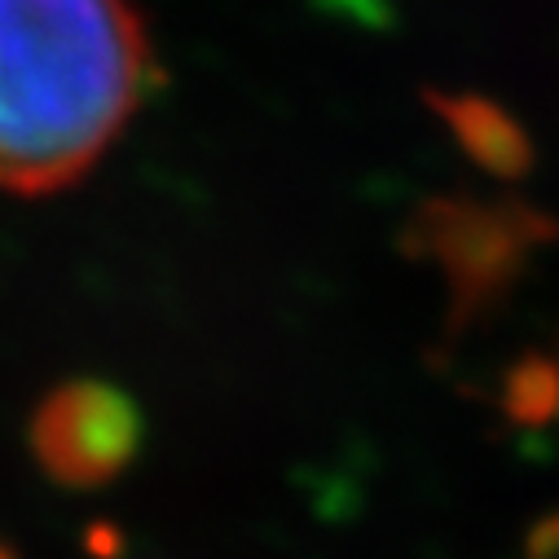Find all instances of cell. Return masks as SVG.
Wrapping results in <instances>:
<instances>
[{
	"label": "cell",
	"mask_w": 559,
	"mask_h": 559,
	"mask_svg": "<svg viewBox=\"0 0 559 559\" xmlns=\"http://www.w3.org/2000/svg\"><path fill=\"white\" fill-rule=\"evenodd\" d=\"M445 123L454 128V136L467 146V155L476 164H485L489 173L515 177L528 168V142L524 132L485 97H437Z\"/></svg>",
	"instance_id": "obj_3"
},
{
	"label": "cell",
	"mask_w": 559,
	"mask_h": 559,
	"mask_svg": "<svg viewBox=\"0 0 559 559\" xmlns=\"http://www.w3.org/2000/svg\"><path fill=\"white\" fill-rule=\"evenodd\" d=\"M142 445L136 405L97 379H75L53 388L32 418V450L58 485H106Z\"/></svg>",
	"instance_id": "obj_2"
},
{
	"label": "cell",
	"mask_w": 559,
	"mask_h": 559,
	"mask_svg": "<svg viewBox=\"0 0 559 559\" xmlns=\"http://www.w3.org/2000/svg\"><path fill=\"white\" fill-rule=\"evenodd\" d=\"M146 62L128 0H0V190L80 181L142 102Z\"/></svg>",
	"instance_id": "obj_1"
}]
</instances>
